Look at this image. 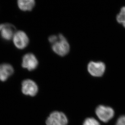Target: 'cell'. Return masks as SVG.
<instances>
[{
	"label": "cell",
	"instance_id": "1",
	"mask_svg": "<svg viewBox=\"0 0 125 125\" xmlns=\"http://www.w3.org/2000/svg\"><path fill=\"white\" fill-rule=\"evenodd\" d=\"M56 42L52 44V49L56 54L64 56L69 53L70 45L69 42L62 34H59Z\"/></svg>",
	"mask_w": 125,
	"mask_h": 125
},
{
	"label": "cell",
	"instance_id": "2",
	"mask_svg": "<svg viewBox=\"0 0 125 125\" xmlns=\"http://www.w3.org/2000/svg\"><path fill=\"white\" fill-rule=\"evenodd\" d=\"M96 113L100 120L106 123L113 118L115 112L113 109L109 106L100 105L96 109Z\"/></svg>",
	"mask_w": 125,
	"mask_h": 125
},
{
	"label": "cell",
	"instance_id": "3",
	"mask_svg": "<svg viewBox=\"0 0 125 125\" xmlns=\"http://www.w3.org/2000/svg\"><path fill=\"white\" fill-rule=\"evenodd\" d=\"M68 119L62 112L54 111L50 115L46 121L47 125H67Z\"/></svg>",
	"mask_w": 125,
	"mask_h": 125
},
{
	"label": "cell",
	"instance_id": "4",
	"mask_svg": "<svg viewBox=\"0 0 125 125\" xmlns=\"http://www.w3.org/2000/svg\"><path fill=\"white\" fill-rule=\"evenodd\" d=\"M13 39L14 45L17 48L20 50L25 48L29 42L26 33L22 31H18L16 32Z\"/></svg>",
	"mask_w": 125,
	"mask_h": 125
},
{
	"label": "cell",
	"instance_id": "5",
	"mask_svg": "<svg viewBox=\"0 0 125 125\" xmlns=\"http://www.w3.org/2000/svg\"><path fill=\"white\" fill-rule=\"evenodd\" d=\"M21 91L26 95L34 96L38 92V87L35 82L31 79L24 80L21 84Z\"/></svg>",
	"mask_w": 125,
	"mask_h": 125
},
{
	"label": "cell",
	"instance_id": "6",
	"mask_svg": "<svg viewBox=\"0 0 125 125\" xmlns=\"http://www.w3.org/2000/svg\"><path fill=\"white\" fill-rule=\"evenodd\" d=\"M87 70L91 75L100 77L103 75L105 71V65L102 62H91L87 66Z\"/></svg>",
	"mask_w": 125,
	"mask_h": 125
},
{
	"label": "cell",
	"instance_id": "7",
	"mask_svg": "<svg viewBox=\"0 0 125 125\" xmlns=\"http://www.w3.org/2000/svg\"><path fill=\"white\" fill-rule=\"evenodd\" d=\"M38 60L32 53H27L23 57L22 66L28 71H32L35 69L38 66Z\"/></svg>",
	"mask_w": 125,
	"mask_h": 125
},
{
	"label": "cell",
	"instance_id": "8",
	"mask_svg": "<svg viewBox=\"0 0 125 125\" xmlns=\"http://www.w3.org/2000/svg\"><path fill=\"white\" fill-rule=\"evenodd\" d=\"M15 28L13 24L5 23L0 31L1 37L6 41H10L13 38L15 34Z\"/></svg>",
	"mask_w": 125,
	"mask_h": 125
},
{
	"label": "cell",
	"instance_id": "9",
	"mask_svg": "<svg viewBox=\"0 0 125 125\" xmlns=\"http://www.w3.org/2000/svg\"><path fill=\"white\" fill-rule=\"evenodd\" d=\"M14 69L10 64L4 63L0 64V81L5 82L13 74Z\"/></svg>",
	"mask_w": 125,
	"mask_h": 125
},
{
	"label": "cell",
	"instance_id": "10",
	"mask_svg": "<svg viewBox=\"0 0 125 125\" xmlns=\"http://www.w3.org/2000/svg\"><path fill=\"white\" fill-rule=\"evenodd\" d=\"M18 5L19 9L23 11H31L35 5L34 0H19Z\"/></svg>",
	"mask_w": 125,
	"mask_h": 125
},
{
	"label": "cell",
	"instance_id": "11",
	"mask_svg": "<svg viewBox=\"0 0 125 125\" xmlns=\"http://www.w3.org/2000/svg\"><path fill=\"white\" fill-rule=\"evenodd\" d=\"M117 20L118 23L122 24L125 28V7L121 9L120 12L117 15Z\"/></svg>",
	"mask_w": 125,
	"mask_h": 125
},
{
	"label": "cell",
	"instance_id": "12",
	"mask_svg": "<svg viewBox=\"0 0 125 125\" xmlns=\"http://www.w3.org/2000/svg\"><path fill=\"white\" fill-rule=\"evenodd\" d=\"M83 125H100L99 122L94 118H87L85 119Z\"/></svg>",
	"mask_w": 125,
	"mask_h": 125
},
{
	"label": "cell",
	"instance_id": "13",
	"mask_svg": "<svg viewBox=\"0 0 125 125\" xmlns=\"http://www.w3.org/2000/svg\"><path fill=\"white\" fill-rule=\"evenodd\" d=\"M116 125H125V116L119 117L117 120Z\"/></svg>",
	"mask_w": 125,
	"mask_h": 125
},
{
	"label": "cell",
	"instance_id": "14",
	"mask_svg": "<svg viewBox=\"0 0 125 125\" xmlns=\"http://www.w3.org/2000/svg\"><path fill=\"white\" fill-rule=\"evenodd\" d=\"M58 38V36L56 35H52L49 37L48 40L52 44L56 42Z\"/></svg>",
	"mask_w": 125,
	"mask_h": 125
}]
</instances>
